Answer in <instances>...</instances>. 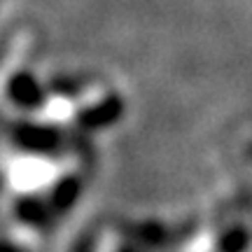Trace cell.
I'll list each match as a JSON object with an SVG mask.
<instances>
[{"mask_svg":"<svg viewBox=\"0 0 252 252\" xmlns=\"http://www.w3.org/2000/svg\"><path fill=\"white\" fill-rule=\"evenodd\" d=\"M77 191H80L77 178H63V180H59L54 185V189H52V208L54 210H65L75 201Z\"/></svg>","mask_w":252,"mask_h":252,"instance_id":"cell-5","label":"cell"},{"mask_svg":"<svg viewBox=\"0 0 252 252\" xmlns=\"http://www.w3.org/2000/svg\"><path fill=\"white\" fill-rule=\"evenodd\" d=\"M14 215L28 226H42L47 222V206L35 196H21L14 203Z\"/></svg>","mask_w":252,"mask_h":252,"instance_id":"cell-4","label":"cell"},{"mask_svg":"<svg viewBox=\"0 0 252 252\" xmlns=\"http://www.w3.org/2000/svg\"><path fill=\"white\" fill-rule=\"evenodd\" d=\"M7 96L17 108L35 110V108H42V105H45L47 89L33 72L19 70V72H14L7 82Z\"/></svg>","mask_w":252,"mask_h":252,"instance_id":"cell-2","label":"cell"},{"mask_svg":"<svg viewBox=\"0 0 252 252\" xmlns=\"http://www.w3.org/2000/svg\"><path fill=\"white\" fill-rule=\"evenodd\" d=\"M14 145L28 154H52L61 145V128L49 124H33L21 122L14 126Z\"/></svg>","mask_w":252,"mask_h":252,"instance_id":"cell-1","label":"cell"},{"mask_svg":"<svg viewBox=\"0 0 252 252\" xmlns=\"http://www.w3.org/2000/svg\"><path fill=\"white\" fill-rule=\"evenodd\" d=\"M0 252H24V250L17 248L14 243H9V241H0Z\"/></svg>","mask_w":252,"mask_h":252,"instance_id":"cell-6","label":"cell"},{"mask_svg":"<svg viewBox=\"0 0 252 252\" xmlns=\"http://www.w3.org/2000/svg\"><path fill=\"white\" fill-rule=\"evenodd\" d=\"M122 115H124V100L119 98L117 94H110L105 98H100L98 103L82 110L77 115V126L84 131H96V128L119 122Z\"/></svg>","mask_w":252,"mask_h":252,"instance_id":"cell-3","label":"cell"}]
</instances>
